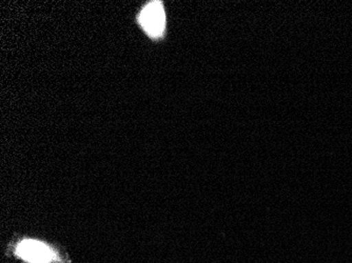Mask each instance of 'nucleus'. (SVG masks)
<instances>
[{"instance_id":"obj_1","label":"nucleus","mask_w":352,"mask_h":263,"mask_svg":"<svg viewBox=\"0 0 352 263\" xmlns=\"http://www.w3.org/2000/svg\"><path fill=\"white\" fill-rule=\"evenodd\" d=\"M14 254L27 263H67L66 257L47 243L23 239L14 248Z\"/></svg>"},{"instance_id":"obj_2","label":"nucleus","mask_w":352,"mask_h":263,"mask_svg":"<svg viewBox=\"0 0 352 263\" xmlns=\"http://www.w3.org/2000/svg\"><path fill=\"white\" fill-rule=\"evenodd\" d=\"M140 23L150 36L161 37L166 25L165 11L161 1L148 3L140 13Z\"/></svg>"}]
</instances>
